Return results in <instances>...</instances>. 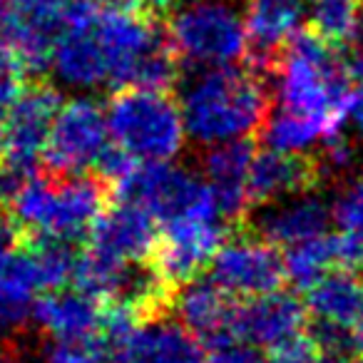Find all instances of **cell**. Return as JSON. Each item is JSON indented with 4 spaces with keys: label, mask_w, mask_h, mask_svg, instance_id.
Here are the masks:
<instances>
[{
    "label": "cell",
    "mask_w": 363,
    "mask_h": 363,
    "mask_svg": "<svg viewBox=\"0 0 363 363\" xmlns=\"http://www.w3.org/2000/svg\"><path fill=\"white\" fill-rule=\"evenodd\" d=\"M75 259L67 242L40 239L0 264V331L26 328L35 316L38 301L72 279Z\"/></svg>",
    "instance_id": "8992f818"
},
{
    "label": "cell",
    "mask_w": 363,
    "mask_h": 363,
    "mask_svg": "<svg viewBox=\"0 0 363 363\" xmlns=\"http://www.w3.org/2000/svg\"><path fill=\"white\" fill-rule=\"evenodd\" d=\"M212 348L214 351L204 358V363H267V358L257 353V346H249L244 341H227Z\"/></svg>",
    "instance_id": "4dcf8cb0"
},
{
    "label": "cell",
    "mask_w": 363,
    "mask_h": 363,
    "mask_svg": "<svg viewBox=\"0 0 363 363\" xmlns=\"http://www.w3.org/2000/svg\"><path fill=\"white\" fill-rule=\"evenodd\" d=\"M249 52L259 67H274L279 52L308 21V0H244Z\"/></svg>",
    "instance_id": "ac0fdd59"
},
{
    "label": "cell",
    "mask_w": 363,
    "mask_h": 363,
    "mask_svg": "<svg viewBox=\"0 0 363 363\" xmlns=\"http://www.w3.org/2000/svg\"><path fill=\"white\" fill-rule=\"evenodd\" d=\"M346 125L356 132L358 137H363V85L353 87L351 97L346 102Z\"/></svg>",
    "instance_id": "d6a6232c"
},
{
    "label": "cell",
    "mask_w": 363,
    "mask_h": 363,
    "mask_svg": "<svg viewBox=\"0 0 363 363\" xmlns=\"http://www.w3.org/2000/svg\"><path fill=\"white\" fill-rule=\"evenodd\" d=\"M80 0H6L0 11V43L28 70H43Z\"/></svg>",
    "instance_id": "30bf717a"
},
{
    "label": "cell",
    "mask_w": 363,
    "mask_h": 363,
    "mask_svg": "<svg viewBox=\"0 0 363 363\" xmlns=\"http://www.w3.org/2000/svg\"><path fill=\"white\" fill-rule=\"evenodd\" d=\"M313 162H316L318 179H346L361 164V150L356 140L341 127L321 142Z\"/></svg>",
    "instance_id": "484cf974"
},
{
    "label": "cell",
    "mask_w": 363,
    "mask_h": 363,
    "mask_svg": "<svg viewBox=\"0 0 363 363\" xmlns=\"http://www.w3.org/2000/svg\"><path fill=\"white\" fill-rule=\"evenodd\" d=\"M321 348L311 333H296L289 341L269 348L267 363H321Z\"/></svg>",
    "instance_id": "83f0119b"
},
{
    "label": "cell",
    "mask_w": 363,
    "mask_h": 363,
    "mask_svg": "<svg viewBox=\"0 0 363 363\" xmlns=\"http://www.w3.org/2000/svg\"><path fill=\"white\" fill-rule=\"evenodd\" d=\"M21 224L18 219H11L8 214H0V264L21 249Z\"/></svg>",
    "instance_id": "1f68e13d"
},
{
    "label": "cell",
    "mask_w": 363,
    "mask_h": 363,
    "mask_svg": "<svg viewBox=\"0 0 363 363\" xmlns=\"http://www.w3.org/2000/svg\"><path fill=\"white\" fill-rule=\"evenodd\" d=\"M262 132L267 147L286 152V155H308L311 150L321 147L328 135H333L331 127H326L323 122L301 115V112H291L286 107H279L274 115H269Z\"/></svg>",
    "instance_id": "cb8c5ba5"
},
{
    "label": "cell",
    "mask_w": 363,
    "mask_h": 363,
    "mask_svg": "<svg viewBox=\"0 0 363 363\" xmlns=\"http://www.w3.org/2000/svg\"><path fill=\"white\" fill-rule=\"evenodd\" d=\"M23 70H26V67L21 65V60L8 50V45L0 43V125H3V120H6L8 110H11L18 92L23 90L21 87Z\"/></svg>",
    "instance_id": "f1b7e54d"
},
{
    "label": "cell",
    "mask_w": 363,
    "mask_h": 363,
    "mask_svg": "<svg viewBox=\"0 0 363 363\" xmlns=\"http://www.w3.org/2000/svg\"><path fill=\"white\" fill-rule=\"evenodd\" d=\"M254 150L247 140L224 142V145L207 147L204 155V179L219 204V212L227 222L244 217L254 204L249 189Z\"/></svg>",
    "instance_id": "ffe728a7"
},
{
    "label": "cell",
    "mask_w": 363,
    "mask_h": 363,
    "mask_svg": "<svg viewBox=\"0 0 363 363\" xmlns=\"http://www.w3.org/2000/svg\"><path fill=\"white\" fill-rule=\"evenodd\" d=\"M0 363H11V361H3V358H0Z\"/></svg>",
    "instance_id": "f35d334b"
},
{
    "label": "cell",
    "mask_w": 363,
    "mask_h": 363,
    "mask_svg": "<svg viewBox=\"0 0 363 363\" xmlns=\"http://www.w3.org/2000/svg\"><path fill=\"white\" fill-rule=\"evenodd\" d=\"M318 179L316 162H308L306 155H286L267 147V152L254 155L249 189L254 202H277L291 194L306 192Z\"/></svg>",
    "instance_id": "44dd1931"
},
{
    "label": "cell",
    "mask_w": 363,
    "mask_h": 363,
    "mask_svg": "<svg viewBox=\"0 0 363 363\" xmlns=\"http://www.w3.org/2000/svg\"><path fill=\"white\" fill-rule=\"evenodd\" d=\"M3 3H6V0H0V11H3Z\"/></svg>",
    "instance_id": "74e56055"
},
{
    "label": "cell",
    "mask_w": 363,
    "mask_h": 363,
    "mask_svg": "<svg viewBox=\"0 0 363 363\" xmlns=\"http://www.w3.org/2000/svg\"><path fill=\"white\" fill-rule=\"evenodd\" d=\"M110 363H204L202 341L179 321L147 318L120 336Z\"/></svg>",
    "instance_id": "4fadbf2b"
},
{
    "label": "cell",
    "mask_w": 363,
    "mask_h": 363,
    "mask_svg": "<svg viewBox=\"0 0 363 363\" xmlns=\"http://www.w3.org/2000/svg\"><path fill=\"white\" fill-rule=\"evenodd\" d=\"M212 279L227 294L239 298H254L272 294L286 279L284 254L277 252L264 237H232L224 239L209 264Z\"/></svg>",
    "instance_id": "7c38bea8"
},
{
    "label": "cell",
    "mask_w": 363,
    "mask_h": 363,
    "mask_svg": "<svg viewBox=\"0 0 363 363\" xmlns=\"http://www.w3.org/2000/svg\"><path fill=\"white\" fill-rule=\"evenodd\" d=\"M306 316V303L277 289L264 296L247 298V303L237 306L234 338L257 348H274L296 333H303Z\"/></svg>",
    "instance_id": "5bb4252c"
},
{
    "label": "cell",
    "mask_w": 363,
    "mask_h": 363,
    "mask_svg": "<svg viewBox=\"0 0 363 363\" xmlns=\"http://www.w3.org/2000/svg\"><path fill=\"white\" fill-rule=\"evenodd\" d=\"M122 3H130V6L140 8V11L150 13V16H160V13L174 11L179 0H122Z\"/></svg>",
    "instance_id": "836d02e7"
},
{
    "label": "cell",
    "mask_w": 363,
    "mask_h": 363,
    "mask_svg": "<svg viewBox=\"0 0 363 363\" xmlns=\"http://www.w3.org/2000/svg\"><path fill=\"white\" fill-rule=\"evenodd\" d=\"M43 363H105L95 343H55Z\"/></svg>",
    "instance_id": "f546056e"
},
{
    "label": "cell",
    "mask_w": 363,
    "mask_h": 363,
    "mask_svg": "<svg viewBox=\"0 0 363 363\" xmlns=\"http://www.w3.org/2000/svg\"><path fill=\"white\" fill-rule=\"evenodd\" d=\"M346 363H363V351H358V353H353V356H348Z\"/></svg>",
    "instance_id": "8d00e7d4"
},
{
    "label": "cell",
    "mask_w": 363,
    "mask_h": 363,
    "mask_svg": "<svg viewBox=\"0 0 363 363\" xmlns=\"http://www.w3.org/2000/svg\"><path fill=\"white\" fill-rule=\"evenodd\" d=\"M353 45H356V52H363V0H361V11H358L356 33H353Z\"/></svg>",
    "instance_id": "e575fe53"
},
{
    "label": "cell",
    "mask_w": 363,
    "mask_h": 363,
    "mask_svg": "<svg viewBox=\"0 0 363 363\" xmlns=\"http://www.w3.org/2000/svg\"><path fill=\"white\" fill-rule=\"evenodd\" d=\"M110 147L107 107L80 92L57 110L48 137L45 162L57 174H85L87 169L100 167Z\"/></svg>",
    "instance_id": "ba28073f"
},
{
    "label": "cell",
    "mask_w": 363,
    "mask_h": 363,
    "mask_svg": "<svg viewBox=\"0 0 363 363\" xmlns=\"http://www.w3.org/2000/svg\"><path fill=\"white\" fill-rule=\"evenodd\" d=\"M167 40L177 60L192 67L237 65L249 52L239 0H179L169 13Z\"/></svg>",
    "instance_id": "5b68a950"
},
{
    "label": "cell",
    "mask_w": 363,
    "mask_h": 363,
    "mask_svg": "<svg viewBox=\"0 0 363 363\" xmlns=\"http://www.w3.org/2000/svg\"><path fill=\"white\" fill-rule=\"evenodd\" d=\"M351 75L358 85H363V52H356V57L351 60Z\"/></svg>",
    "instance_id": "d590c367"
},
{
    "label": "cell",
    "mask_w": 363,
    "mask_h": 363,
    "mask_svg": "<svg viewBox=\"0 0 363 363\" xmlns=\"http://www.w3.org/2000/svg\"><path fill=\"white\" fill-rule=\"evenodd\" d=\"M107 122L112 142L137 162H174L189 140L179 100L164 87H120Z\"/></svg>",
    "instance_id": "277c9868"
},
{
    "label": "cell",
    "mask_w": 363,
    "mask_h": 363,
    "mask_svg": "<svg viewBox=\"0 0 363 363\" xmlns=\"http://www.w3.org/2000/svg\"><path fill=\"white\" fill-rule=\"evenodd\" d=\"M333 224V202L311 192H298L291 197L269 202L257 217L259 237L274 247H294L306 239L321 237Z\"/></svg>",
    "instance_id": "2e32d148"
},
{
    "label": "cell",
    "mask_w": 363,
    "mask_h": 363,
    "mask_svg": "<svg viewBox=\"0 0 363 363\" xmlns=\"http://www.w3.org/2000/svg\"><path fill=\"white\" fill-rule=\"evenodd\" d=\"M115 187L120 199L140 204L160 224L202 209H219L207 179L174 162H135Z\"/></svg>",
    "instance_id": "52a82bcc"
},
{
    "label": "cell",
    "mask_w": 363,
    "mask_h": 363,
    "mask_svg": "<svg viewBox=\"0 0 363 363\" xmlns=\"http://www.w3.org/2000/svg\"><path fill=\"white\" fill-rule=\"evenodd\" d=\"M174 316L182 326L192 331L199 341L209 346L237 341L234 338V318L237 306L232 303V294H227L212 277L192 279L182 284L174 294Z\"/></svg>",
    "instance_id": "9a60e30c"
},
{
    "label": "cell",
    "mask_w": 363,
    "mask_h": 363,
    "mask_svg": "<svg viewBox=\"0 0 363 363\" xmlns=\"http://www.w3.org/2000/svg\"><path fill=\"white\" fill-rule=\"evenodd\" d=\"M224 224L227 219L219 209H202L162 224L160 242L152 254V269L157 277L167 286H182L197 279L227 239Z\"/></svg>",
    "instance_id": "9c48e42d"
},
{
    "label": "cell",
    "mask_w": 363,
    "mask_h": 363,
    "mask_svg": "<svg viewBox=\"0 0 363 363\" xmlns=\"http://www.w3.org/2000/svg\"><path fill=\"white\" fill-rule=\"evenodd\" d=\"M60 95L48 85H28L18 92L0 125L3 162L33 174L38 162L45 160L48 137L60 110Z\"/></svg>",
    "instance_id": "8fae6325"
},
{
    "label": "cell",
    "mask_w": 363,
    "mask_h": 363,
    "mask_svg": "<svg viewBox=\"0 0 363 363\" xmlns=\"http://www.w3.org/2000/svg\"><path fill=\"white\" fill-rule=\"evenodd\" d=\"M90 234V247L125 264H140L142 259L152 257L160 242L157 219L140 204L127 199H120V204L105 209Z\"/></svg>",
    "instance_id": "d6986e66"
},
{
    "label": "cell",
    "mask_w": 363,
    "mask_h": 363,
    "mask_svg": "<svg viewBox=\"0 0 363 363\" xmlns=\"http://www.w3.org/2000/svg\"><path fill=\"white\" fill-rule=\"evenodd\" d=\"M341 269L338 259V239L336 234H321V237L306 239L294 247H286L284 252V272L286 279L296 289H308L318 284L328 272Z\"/></svg>",
    "instance_id": "603a6c76"
},
{
    "label": "cell",
    "mask_w": 363,
    "mask_h": 363,
    "mask_svg": "<svg viewBox=\"0 0 363 363\" xmlns=\"http://www.w3.org/2000/svg\"><path fill=\"white\" fill-rule=\"evenodd\" d=\"M179 105L189 140L214 147L262 130L269 117V90L262 75L247 67H199L182 85Z\"/></svg>",
    "instance_id": "6da1fadb"
},
{
    "label": "cell",
    "mask_w": 363,
    "mask_h": 363,
    "mask_svg": "<svg viewBox=\"0 0 363 363\" xmlns=\"http://www.w3.org/2000/svg\"><path fill=\"white\" fill-rule=\"evenodd\" d=\"M105 313L100 298L82 289H55L38 301L33 323L55 343H95L105 333Z\"/></svg>",
    "instance_id": "e0dca14e"
},
{
    "label": "cell",
    "mask_w": 363,
    "mask_h": 363,
    "mask_svg": "<svg viewBox=\"0 0 363 363\" xmlns=\"http://www.w3.org/2000/svg\"><path fill=\"white\" fill-rule=\"evenodd\" d=\"M333 224L363 244V177H353L333 199Z\"/></svg>",
    "instance_id": "4316f807"
},
{
    "label": "cell",
    "mask_w": 363,
    "mask_h": 363,
    "mask_svg": "<svg viewBox=\"0 0 363 363\" xmlns=\"http://www.w3.org/2000/svg\"><path fill=\"white\" fill-rule=\"evenodd\" d=\"M361 0H308V26L331 45L353 40Z\"/></svg>",
    "instance_id": "d4e9b609"
},
{
    "label": "cell",
    "mask_w": 363,
    "mask_h": 363,
    "mask_svg": "<svg viewBox=\"0 0 363 363\" xmlns=\"http://www.w3.org/2000/svg\"><path fill=\"white\" fill-rule=\"evenodd\" d=\"M105 184L87 174L30 177L11 202L13 217L38 239L72 244L105 212Z\"/></svg>",
    "instance_id": "3957f363"
},
{
    "label": "cell",
    "mask_w": 363,
    "mask_h": 363,
    "mask_svg": "<svg viewBox=\"0 0 363 363\" xmlns=\"http://www.w3.org/2000/svg\"><path fill=\"white\" fill-rule=\"evenodd\" d=\"M308 316L346 328L363 326V274L356 269H333L306 291Z\"/></svg>",
    "instance_id": "7402d4cb"
},
{
    "label": "cell",
    "mask_w": 363,
    "mask_h": 363,
    "mask_svg": "<svg viewBox=\"0 0 363 363\" xmlns=\"http://www.w3.org/2000/svg\"><path fill=\"white\" fill-rule=\"evenodd\" d=\"M274 95L279 107L323 122L333 132L346 125V102L353 92L351 67L336 45L316 33H298L274 62Z\"/></svg>",
    "instance_id": "7a4b0ae2"
}]
</instances>
